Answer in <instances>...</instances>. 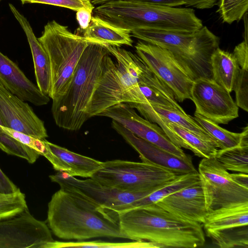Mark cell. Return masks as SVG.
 <instances>
[{"mask_svg": "<svg viewBox=\"0 0 248 248\" xmlns=\"http://www.w3.org/2000/svg\"><path fill=\"white\" fill-rule=\"evenodd\" d=\"M146 104L155 112L164 118L168 122L174 124L204 140L214 142L217 144L214 139L193 118V117L186 113L155 104Z\"/></svg>", "mask_w": 248, "mask_h": 248, "instance_id": "obj_27", "label": "cell"}, {"mask_svg": "<svg viewBox=\"0 0 248 248\" xmlns=\"http://www.w3.org/2000/svg\"><path fill=\"white\" fill-rule=\"evenodd\" d=\"M9 8L27 37L31 53L37 86L45 95H48L51 88L50 61L46 50L36 37L27 18L12 3Z\"/></svg>", "mask_w": 248, "mask_h": 248, "instance_id": "obj_19", "label": "cell"}, {"mask_svg": "<svg viewBox=\"0 0 248 248\" xmlns=\"http://www.w3.org/2000/svg\"><path fill=\"white\" fill-rule=\"evenodd\" d=\"M18 189L16 186L9 178L0 168V194H10Z\"/></svg>", "mask_w": 248, "mask_h": 248, "instance_id": "obj_39", "label": "cell"}, {"mask_svg": "<svg viewBox=\"0 0 248 248\" xmlns=\"http://www.w3.org/2000/svg\"><path fill=\"white\" fill-rule=\"evenodd\" d=\"M44 141L51 152L60 161L62 171L73 176L91 178L102 166L103 162L82 155L51 143Z\"/></svg>", "mask_w": 248, "mask_h": 248, "instance_id": "obj_21", "label": "cell"}, {"mask_svg": "<svg viewBox=\"0 0 248 248\" xmlns=\"http://www.w3.org/2000/svg\"><path fill=\"white\" fill-rule=\"evenodd\" d=\"M198 173L208 212L220 208L248 202V186L229 173L215 157L203 158Z\"/></svg>", "mask_w": 248, "mask_h": 248, "instance_id": "obj_9", "label": "cell"}, {"mask_svg": "<svg viewBox=\"0 0 248 248\" xmlns=\"http://www.w3.org/2000/svg\"><path fill=\"white\" fill-rule=\"evenodd\" d=\"M248 226L219 231L206 232L213 243L221 248H248Z\"/></svg>", "mask_w": 248, "mask_h": 248, "instance_id": "obj_29", "label": "cell"}, {"mask_svg": "<svg viewBox=\"0 0 248 248\" xmlns=\"http://www.w3.org/2000/svg\"><path fill=\"white\" fill-rule=\"evenodd\" d=\"M200 181V178L198 171L181 174L163 187L127 205L123 210L156 203L166 196L189 186Z\"/></svg>", "mask_w": 248, "mask_h": 248, "instance_id": "obj_25", "label": "cell"}, {"mask_svg": "<svg viewBox=\"0 0 248 248\" xmlns=\"http://www.w3.org/2000/svg\"><path fill=\"white\" fill-rule=\"evenodd\" d=\"M158 248V246L151 242L139 241L126 242H109L101 241L61 242L54 240L47 243L45 247V248Z\"/></svg>", "mask_w": 248, "mask_h": 248, "instance_id": "obj_30", "label": "cell"}, {"mask_svg": "<svg viewBox=\"0 0 248 248\" xmlns=\"http://www.w3.org/2000/svg\"><path fill=\"white\" fill-rule=\"evenodd\" d=\"M215 157L227 170L248 173V143L218 149Z\"/></svg>", "mask_w": 248, "mask_h": 248, "instance_id": "obj_28", "label": "cell"}, {"mask_svg": "<svg viewBox=\"0 0 248 248\" xmlns=\"http://www.w3.org/2000/svg\"><path fill=\"white\" fill-rule=\"evenodd\" d=\"M155 4L176 7L181 5L199 9H209L213 7L217 0H132Z\"/></svg>", "mask_w": 248, "mask_h": 248, "instance_id": "obj_36", "label": "cell"}, {"mask_svg": "<svg viewBox=\"0 0 248 248\" xmlns=\"http://www.w3.org/2000/svg\"><path fill=\"white\" fill-rule=\"evenodd\" d=\"M90 43L102 46H132L130 31L114 26L100 17L92 16L88 27L83 30V36Z\"/></svg>", "mask_w": 248, "mask_h": 248, "instance_id": "obj_20", "label": "cell"}, {"mask_svg": "<svg viewBox=\"0 0 248 248\" xmlns=\"http://www.w3.org/2000/svg\"><path fill=\"white\" fill-rule=\"evenodd\" d=\"M245 32L244 40L236 46L233 54L236 58L240 68L248 69V33L247 13L245 15Z\"/></svg>", "mask_w": 248, "mask_h": 248, "instance_id": "obj_38", "label": "cell"}, {"mask_svg": "<svg viewBox=\"0 0 248 248\" xmlns=\"http://www.w3.org/2000/svg\"><path fill=\"white\" fill-rule=\"evenodd\" d=\"M23 4L39 3L54 5L77 11L85 8L93 11L94 7L90 0H20Z\"/></svg>", "mask_w": 248, "mask_h": 248, "instance_id": "obj_37", "label": "cell"}, {"mask_svg": "<svg viewBox=\"0 0 248 248\" xmlns=\"http://www.w3.org/2000/svg\"><path fill=\"white\" fill-rule=\"evenodd\" d=\"M96 16L111 24L132 31L149 29L181 33L203 27L190 8H177L132 0H114L95 8Z\"/></svg>", "mask_w": 248, "mask_h": 248, "instance_id": "obj_3", "label": "cell"}, {"mask_svg": "<svg viewBox=\"0 0 248 248\" xmlns=\"http://www.w3.org/2000/svg\"><path fill=\"white\" fill-rule=\"evenodd\" d=\"M92 12L85 8H81L77 11L76 18L82 30L86 29L89 25L92 17Z\"/></svg>", "mask_w": 248, "mask_h": 248, "instance_id": "obj_40", "label": "cell"}, {"mask_svg": "<svg viewBox=\"0 0 248 248\" xmlns=\"http://www.w3.org/2000/svg\"><path fill=\"white\" fill-rule=\"evenodd\" d=\"M53 241L48 225L28 209L0 220V248H44Z\"/></svg>", "mask_w": 248, "mask_h": 248, "instance_id": "obj_12", "label": "cell"}, {"mask_svg": "<svg viewBox=\"0 0 248 248\" xmlns=\"http://www.w3.org/2000/svg\"><path fill=\"white\" fill-rule=\"evenodd\" d=\"M191 95L196 107L195 113L217 124H228L238 117V107L230 93L213 79L194 81Z\"/></svg>", "mask_w": 248, "mask_h": 248, "instance_id": "obj_13", "label": "cell"}, {"mask_svg": "<svg viewBox=\"0 0 248 248\" xmlns=\"http://www.w3.org/2000/svg\"><path fill=\"white\" fill-rule=\"evenodd\" d=\"M206 232L248 225V202L224 207L208 212L202 224Z\"/></svg>", "mask_w": 248, "mask_h": 248, "instance_id": "obj_22", "label": "cell"}, {"mask_svg": "<svg viewBox=\"0 0 248 248\" xmlns=\"http://www.w3.org/2000/svg\"><path fill=\"white\" fill-rule=\"evenodd\" d=\"M138 56L172 91L180 102L191 99L194 83L167 49L157 45L138 41L135 46Z\"/></svg>", "mask_w": 248, "mask_h": 248, "instance_id": "obj_11", "label": "cell"}, {"mask_svg": "<svg viewBox=\"0 0 248 248\" xmlns=\"http://www.w3.org/2000/svg\"><path fill=\"white\" fill-rule=\"evenodd\" d=\"M47 222L53 233L62 239H126L121 231L117 215L61 188L48 202Z\"/></svg>", "mask_w": 248, "mask_h": 248, "instance_id": "obj_2", "label": "cell"}, {"mask_svg": "<svg viewBox=\"0 0 248 248\" xmlns=\"http://www.w3.org/2000/svg\"><path fill=\"white\" fill-rule=\"evenodd\" d=\"M0 126H5V124L0 115Z\"/></svg>", "mask_w": 248, "mask_h": 248, "instance_id": "obj_42", "label": "cell"}, {"mask_svg": "<svg viewBox=\"0 0 248 248\" xmlns=\"http://www.w3.org/2000/svg\"><path fill=\"white\" fill-rule=\"evenodd\" d=\"M0 149L7 154L34 163L40 155L36 151L17 140L0 131Z\"/></svg>", "mask_w": 248, "mask_h": 248, "instance_id": "obj_31", "label": "cell"}, {"mask_svg": "<svg viewBox=\"0 0 248 248\" xmlns=\"http://www.w3.org/2000/svg\"><path fill=\"white\" fill-rule=\"evenodd\" d=\"M155 203L181 218L201 224L208 213L201 181L166 196Z\"/></svg>", "mask_w": 248, "mask_h": 248, "instance_id": "obj_17", "label": "cell"}, {"mask_svg": "<svg viewBox=\"0 0 248 248\" xmlns=\"http://www.w3.org/2000/svg\"><path fill=\"white\" fill-rule=\"evenodd\" d=\"M193 118L214 139L220 149H227L248 143V127L241 133H234L224 129L213 122L194 113Z\"/></svg>", "mask_w": 248, "mask_h": 248, "instance_id": "obj_24", "label": "cell"}, {"mask_svg": "<svg viewBox=\"0 0 248 248\" xmlns=\"http://www.w3.org/2000/svg\"><path fill=\"white\" fill-rule=\"evenodd\" d=\"M211 65L213 80L232 92L240 69L233 53L218 47L212 55Z\"/></svg>", "mask_w": 248, "mask_h": 248, "instance_id": "obj_23", "label": "cell"}, {"mask_svg": "<svg viewBox=\"0 0 248 248\" xmlns=\"http://www.w3.org/2000/svg\"><path fill=\"white\" fill-rule=\"evenodd\" d=\"M38 39L49 59L51 88L48 96L55 101L66 92L82 53L90 43L55 20L46 23Z\"/></svg>", "mask_w": 248, "mask_h": 248, "instance_id": "obj_7", "label": "cell"}, {"mask_svg": "<svg viewBox=\"0 0 248 248\" xmlns=\"http://www.w3.org/2000/svg\"><path fill=\"white\" fill-rule=\"evenodd\" d=\"M168 123L169 127L180 139L181 148L191 150L195 155L200 157L215 156L219 149L216 143L204 140L174 124Z\"/></svg>", "mask_w": 248, "mask_h": 248, "instance_id": "obj_26", "label": "cell"}, {"mask_svg": "<svg viewBox=\"0 0 248 248\" xmlns=\"http://www.w3.org/2000/svg\"><path fill=\"white\" fill-rule=\"evenodd\" d=\"M28 209L25 194L18 189L10 194H0V220Z\"/></svg>", "mask_w": 248, "mask_h": 248, "instance_id": "obj_34", "label": "cell"}, {"mask_svg": "<svg viewBox=\"0 0 248 248\" xmlns=\"http://www.w3.org/2000/svg\"><path fill=\"white\" fill-rule=\"evenodd\" d=\"M180 175L148 163L113 160L103 162L102 167L91 178L122 191L139 193L155 191Z\"/></svg>", "mask_w": 248, "mask_h": 248, "instance_id": "obj_8", "label": "cell"}, {"mask_svg": "<svg viewBox=\"0 0 248 248\" xmlns=\"http://www.w3.org/2000/svg\"><path fill=\"white\" fill-rule=\"evenodd\" d=\"M233 91L238 107L248 111V69L240 68Z\"/></svg>", "mask_w": 248, "mask_h": 248, "instance_id": "obj_35", "label": "cell"}, {"mask_svg": "<svg viewBox=\"0 0 248 248\" xmlns=\"http://www.w3.org/2000/svg\"><path fill=\"white\" fill-rule=\"evenodd\" d=\"M97 116L111 118L137 137L183 158L188 157L183 150L175 145L157 124L139 116L126 103H120L107 108Z\"/></svg>", "mask_w": 248, "mask_h": 248, "instance_id": "obj_14", "label": "cell"}, {"mask_svg": "<svg viewBox=\"0 0 248 248\" xmlns=\"http://www.w3.org/2000/svg\"><path fill=\"white\" fill-rule=\"evenodd\" d=\"M112 128L139 154L142 162L148 163L176 172L179 174L197 172L192 157L183 158L145 140L112 120Z\"/></svg>", "mask_w": 248, "mask_h": 248, "instance_id": "obj_16", "label": "cell"}, {"mask_svg": "<svg viewBox=\"0 0 248 248\" xmlns=\"http://www.w3.org/2000/svg\"><path fill=\"white\" fill-rule=\"evenodd\" d=\"M0 131L34 150L40 155L45 156L52 164L54 163L56 156L46 146L44 139L41 140L6 126H0Z\"/></svg>", "mask_w": 248, "mask_h": 248, "instance_id": "obj_32", "label": "cell"}, {"mask_svg": "<svg viewBox=\"0 0 248 248\" xmlns=\"http://www.w3.org/2000/svg\"><path fill=\"white\" fill-rule=\"evenodd\" d=\"M109 53L101 45L89 43L86 47L66 92L52 101L51 112L59 127L77 131L88 120L87 110L101 78L105 57Z\"/></svg>", "mask_w": 248, "mask_h": 248, "instance_id": "obj_4", "label": "cell"}, {"mask_svg": "<svg viewBox=\"0 0 248 248\" xmlns=\"http://www.w3.org/2000/svg\"><path fill=\"white\" fill-rule=\"evenodd\" d=\"M103 74L87 110L88 119L120 103H148L138 82L135 54L108 46Z\"/></svg>", "mask_w": 248, "mask_h": 248, "instance_id": "obj_6", "label": "cell"}, {"mask_svg": "<svg viewBox=\"0 0 248 248\" xmlns=\"http://www.w3.org/2000/svg\"><path fill=\"white\" fill-rule=\"evenodd\" d=\"M130 34L168 50L194 81L201 78L213 79L211 59L219 47V38L206 26L190 33L137 29Z\"/></svg>", "mask_w": 248, "mask_h": 248, "instance_id": "obj_5", "label": "cell"}, {"mask_svg": "<svg viewBox=\"0 0 248 248\" xmlns=\"http://www.w3.org/2000/svg\"><path fill=\"white\" fill-rule=\"evenodd\" d=\"M114 0H90L91 3L93 5L102 4L106 2L112 1Z\"/></svg>", "mask_w": 248, "mask_h": 248, "instance_id": "obj_41", "label": "cell"}, {"mask_svg": "<svg viewBox=\"0 0 248 248\" xmlns=\"http://www.w3.org/2000/svg\"><path fill=\"white\" fill-rule=\"evenodd\" d=\"M0 115L6 127L41 140L48 137L44 122L32 108L0 84Z\"/></svg>", "mask_w": 248, "mask_h": 248, "instance_id": "obj_15", "label": "cell"}, {"mask_svg": "<svg viewBox=\"0 0 248 248\" xmlns=\"http://www.w3.org/2000/svg\"><path fill=\"white\" fill-rule=\"evenodd\" d=\"M126 239L149 242L158 248H194L205 242L202 225L177 217L155 203L117 213Z\"/></svg>", "mask_w": 248, "mask_h": 248, "instance_id": "obj_1", "label": "cell"}, {"mask_svg": "<svg viewBox=\"0 0 248 248\" xmlns=\"http://www.w3.org/2000/svg\"><path fill=\"white\" fill-rule=\"evenodd\" d=\"M218 12L224 22H238L248 12V0H218Z\"/></svg>", "mask_w": 248, "mask_h": 248, "instance_id": "obj_33", "label": "cell"}, {"mask_svg": "<svg viewBox=\"0 0 248 248\" xmlns=\"http://www.w3.org/2000/svg\"></svg>", "mask_w": 248, "mask_h": 248, "instance_id": "obj_43", "label": "cell"}, {"mask_svg": "<svg viewBox=\"0 0 248 248\" xmlns=\"http://www.w3.org/2000/svg\"><path fill=\"white\" fill-rule=\"evenodd\" d=\"M0 84L21 100L36 106L47 104L48 95L43 94L18 65L0 51Z\"/></svg>", "mask_w": 248, "mask_h": 248, "instance_id": "obj_18", "label": "cell"}, {"mask_svg": "<svg viewBox=\"0 0 248 248\" xmlns=\"http://www.w3.org/2000/svg\"><path fill=\"white\" fill-rule=\"evenodd\" d=\"M49 177L52 182L57 183L61 189L86 201L96 207L108 210L114 214L129 204L154 192L122 191L103 185L92 178L78 179L63 171H58Z\"/></svg>", "mask_w": 248, "mask_h": 248, "instance_id": "obj_10", "label": "cell"}]
</instances>
